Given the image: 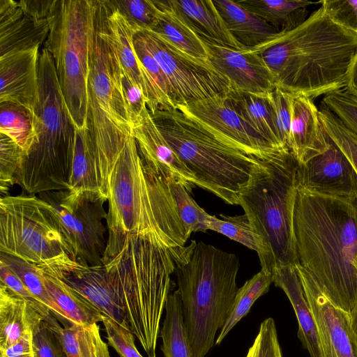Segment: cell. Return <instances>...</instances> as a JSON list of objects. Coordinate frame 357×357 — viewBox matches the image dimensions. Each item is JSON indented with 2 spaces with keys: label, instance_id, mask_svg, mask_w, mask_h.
Segmentation results:
<instances>
[{
  "label": "cell",
  "instance_id": "1",
  "mask_svg": "<svg viewBox=\"0 0 357 357\" xmlns=\"http://www.w3.org/2000/svg\"><path fill=\"white\" fill-rule=\"evenodd\" d=\"M294 228L299 266L349 313L357 299V201L298 186Z\"/></svg>",
  "mask_w": 357,
  "mask_h": 357
},
{
  "label": "cell",
  "instance_id": "2",
  "mask_svg": "<svg viewBox=\"0 0 357 357\" xmlns=\"http://www.w3.org/2000/svg\"><path fill=\"white\" fill-rule=\"evenodd\" d=\"M248 49L262 59L275 88L312 98L347 87L357 33L333 22L320 7L298 27Z\"/></svg>",
  "mask_w": 357,
  "mask_h": 357
},
{
  "label": "cell",
  "instance_id": "3",
  "mask_svg": "<svg viewBox=\"0 0 357 357\" xmlns=\"http://www.w3.org/2000/svg\"><path fill=\"white\" fill-rule=\"evenodd\" d=\"M122 300L130 329L148 357H156L160 321L175 283L169 248L151 236H107L102 259Z\"/></svg>",
  "mask_w": 357,
  "mask_h": 357
},
{
  "label": "cell",
  "instance_id": "4",
  "mask_svg": "<svg viewBox=\"0 0 357 357\" xmlns=\"http://www.w3.org/2000/svg\"><path fill=\"white\" fill-rule=\"evenodd\" d=\"M192 357H205L238 292L236 255L202 241L169 248Z\"/></svg>",
  "mask_w": 357,
  "mask_h": 357
},
{
  "label": "cell",
  "instance_id": "5",
  "mask_svg": "<svg viewBox=\"0 0 357 357\" xmlns=\"http://www.w3.org/2000/svg\"><path fill=\"white\" fill-rule=\"evenodd\" d=\"M107 202V236H151L169 249L185 245L169 183L145 164L132 135L111 174Z\"/></svg>",
  "mask_w": 357,
  "mask_h": 357
},
{
  "label": "cell",
  "instance_id": "6",
  "mask_svg": "<svg viewBox=\"0 0 357 357\" xmlns=\"http://www.w3.org/2000/svg\"><path fill=\"white\" fill-rule=\"evenodd\" d=\"M88 84V135L86 160L92 184L107 192L111 174L128 138L132 123L115 53L104 35L105 9L98 0Z\"/></svg>",
  "mask_w": 357,
  "mask_h": 357
},
{
  "label": "cell",
  "instance_id": "7",
  "mask_svg": "<svg viewBox=\"0 0 357 357\" xmlns=\"http://www.w3.org/2000/svg\"><path fill=\"white\" fill-rule=\"evenodd\" d=\"M298 162L288 150L259 160L238 195L239 205L259 236L261 269L299 265L294 228Z\"/></svg>",
  "mask_w": 357,
  "mask_h": 357
},
{
  "label": "cell",
  "instance_id": "8",
  "mask_svg": "<svg viewBox=\"0 0 357 357\" xmlns=\"http://www.w3.org/2000/svg\"><path fill=\"white\" fill-rule=\"evenodd\" d=\"M158 129L192 174L197 185L225 202L239 205L238 195L259 160L233 146L177 107L151 114Z\"/></svg>",
  "mask_w": 357,
  "mask_h": 357
},
{
  "label": "cell",
  "instance_id": "9",
  "mask_svg": "<svg viewBox=\"0 0 357 357\" xmlns=\"http://www.w3.org/2000/svg\"><path fill=\"white\" fill-rule=\"evenodd\" d=\"M38 84L37 140L25 154L15 176V183L29 195L68 190L75 128L52 56L44 47L40 51Z\"/></svg>",
  "mask_w": 357,
  "mask_h": 357
},
{
  "label": "cell",
  "instance_id": "10",
  "mask_svg": "<svg viewBox=\"0 0 357 357\" xmlns=\"http://www.w3.org/2000/svg\"><path fill=\"white\" fill-rule=\"evenodd\" d=\"M98 0L59 1L44 43L52 56L74 127L88 130L90 56L96 29Z\"/></svg>",
  "mask_w": 357,
  "mask_h": 357
},
{
  "label": "cell",
  "instance_id": "11",
  "mask_svg": "<svg viewBox=\"0 0 357 357\" xmlns=\"http://www.w3.org/2000/svg\"><path fill=\"white\" fill-rule=\"evenodd\" d=\"M0 252L37 265L73 259L54 208L35 195L1 197Z\"/></svg>",
  "mask_w": 357,
  "mask_h": 357
},
{
  "label": "cell",
  "instance_id": "12",
  "mask_svg": "<svg viewBox=\"0 0 357 357\" xmlns=\"http://www.w3.org/2000/svg\"><path fill=\"white\" fill-rule=\"evenodd\" d=\"M38 196L54 208L73 259L84 265H102L107 244V213L104 207L107 199L96 192L69 190Z\"/></svg>",
  "mask_w": 357,
  "mask_h": 357
},
{
  "label": "cell",
  "instance_id": "13",
  "mask_svg": "<svg viewBox=\"0 0 357 357\" xmlns=\"http://www.w3.org/2000/svg\"><path fill=\"white\" fill-rule=\"evenodd\" d=\"M139 31L169 80L175 107L222 95L231 87L208 61L183 53L152 31Z\"/></svg>",
  "mask_w": 357,
  "mask_h": 357
},
{
  "label": "cell",
  "instance_id": "14",
  "mask_svg": "<svg viewBox=\"0 0 357 357\" xmlns=\"http://www.w3.org/2000/svg\"><path fill=\"white\" fill-rule=\"evenodd\" d=\"M58 2L0 0V56L44 45Z\"/></svg>",
  "mask_w": 357,
  "mask_h": 357
},
{
  "label": "cell",
  "instance_id": "15",
  "mask_svg": "<svg viewBox=\"0 0 357 357\" xmlns=\"http://www.w3.org/2000/svg\"><path fill=\"white\" fill-rule=\"evenodd\" d=\"M224 94L177 108L210 128L236 149L258 160L268 159L285 150L275 148L252 128L227 102Z\"/></svg>",
  "mask_w": 357,
  "mask_h": 357
},
{
  "label": "cell",
  "instance_id": "16",
  "mask_svg": "<svg viewBox=\"0 0 357 357\" xmlns=\"http://www.w3.org/2000/svg\"><path fill=\"white\" fill-rule=\"evenodd\" d=\"M296 268L315 320L322 357H357V335L349 313L333 305L303 268Z\"/></svg>",
  "mask_w": 357,
  "mask_h": 357
},
{
  "label": "cell",
  "instance_id": "17",
  "mask_svg": "<svg viewBox=\"0 0 357 357\" xmlns=\"http://www.w3.org/2000/svg\"><path fill=\"white\" fill-rule=\"evenodd\" d=\"M326 141L328 147L324 152L305 163H298V186L321 195L357 201V174L327 133Z\"/></svg>",
  "mask_w": 357,
  "mask_h": 357
},
{
  "label": "cell",
  "instance_id": "18",
  "mask_svg": "<svg viewBox=\"0 0 357 357\" xmlns=\"http://www.w3.org/2000/svg\"><path fill=\"white\" fill-rule=\"evenodd\" d=\"M40 266L82 295L104 315L130 329L125 305L111 282L104 265H84L71 258H66L51 264Z\"/></svg>",
  "mask_w": 357,
  "mask_h": 357
},
{
  "label": "cell",
  "instance_id": "19",
  "mask_svg": "<svg viewBox=\"0 0 357 357\" xmlns=\"http://www.w3.org/2000/svg\"><path fill=\"white\" fill-rule=\"evenodd\" d=\"M199 36L206 49L208 62L229 81L231 88L259 95H268L275 89L271 71L257 54Z\"/></svg>",
  "mask_w": 357,
  "mask_h": 357
},
{
  "label": "cell",
  "instance_id": "20",
  "mask_svg": "<svg viewBox=\"0 0 357 357\" xmlns=\"http://www.w3.org/2000/svg\"><path fill=\"white\" fill-rule=\"evenodd\" d=\"M134 137L139 153L148 167L166 181L181 183L189 192L197 181L167 142L146 107L133 124Z\"/></svg>",
  "mask_w": 357,
  "mask_h": 357
},
{
  "label": "cell",
  "instance_id": "21",
  "mask_svg": "<svg viewBox=\"0 0 357 357\" xmlns=\"http://www.w3.org/2000/svg\"><path fill=\"white\" fill-rule=\"evenodd\" d=\"M39 48L0 56V102L20 105L35 114L39 98Z\"/></svg>",
  "mask_w": 357,
  "mask_h": 357
},
{
  "label": "cell",
  "instance_id": "22",
  "mask_svg": "<svg viewBox=\"0 0 357 357\" xmlns=\"http://www.w3.org/2000/svg\"><path fill=\"white\" fill-rule=\"evenodd\" d=\"M102 30L115 53L123 75L142 90L148 105L151 100V90L145 71L135 51V29L112 1L106 0Z\"/></svg>",
  "mask_w": 357,
  "mask_h": 357
},
{
  "label": "cell",
  "instance_id": "23",
  "mask_svg": "<svg viewBox=\"0 0 357 357\" xmlns=\"http://www.w3.org/2000/svg\"><path fill=\"white\" fill-rule=\"evenodd\" d=\"M291 105L289 150L302 164L326 150V133L311 98L291 94Z\"/></svg>",
  "mask_w": 357,
  "mask_h": 357
},
{
  "label": "cell",
  "instance_id": "24",
  "mask_svg": "<svg viewBox=\"0 0 357 357\" xmlns=\"http://www.w3.org/2000/svg\"><path fill=\"white\" fill-rule=\"evenodd\" d=\"M273 283L287 295L294 310L298 324V337L310 357H322L315 320L303 283L296 266L275 268Z\"/></svg>",
  "mask_w": 357,
  "mask_h": 357
},
{
  "label": "cell",
  "instance_id": "25",
  "mask_svg": "<svg viewBox=\"0 0 357 357\" xmlns=\"http://www.w3.org/2000/svg\"><path fill=\"white\" fill-rule=\"evenodd\" d=\"M169 1L198 36L236 50L246 49L231 35L213 1Z\"/></svg>",
  "mask_w": 357,
  "mask_h": 357
},
{
  "label": "cell",
  "instance_id": "26",
  "mask_svg": "<svg viewBox=\"0 0 357 357\" xmlns=\"http://www.w3.org/2000/svg\"><path fill=\"white\" fill-rule=\"evenodd\" d=\"M41 319L25 299L0 282V351L32 332Z\"/></svg>",
  "mask_w": 357,
  "mask_h": 357
},
{
  "label": "cell",
  "instance_id": "27",
  "mask_svg": "<svg viewBox=\"0 0 357 357\" xmlns=\"http://www.w3.org/2000/svg\"><path fill=\"white\" fill-rule=\"evenodd\" d=\"M157 8L158 23L153 33L183 53L208 61L206 49L198 34L188 24L169 0L153 1Z\"/></svg>",
  "mask_w": 357,
  "mask_h": 357
},
{
  "label": "cell",
  "instance_id": "28",
  "mask_svg": "<svg viewBox=\"0 0 357 357\" xmlns=\"http://www.w3.org/2000/svg\"><path fill=\"white\" fill-rule=\"evenodd\" d=\"M213 2L231 35L246 49L263 44L280 33L236 1L215 0Z\"/></svg>",
  "mask_w": 357,
  "mask_h": 357
},
{
  "label": "cell",
  "instance_id": "29",
  "mask_svg": "<svg viewBox=\"0 0 357 357\" xmlns=\"http://www.w3.org/2000/svg\"><path fill=\"white\" fill-rule=\"evenodd\" d=\"M269 94H255L231 87L224 96L238 114L272 146L280 150L287 149L278 137Z\"/></svg>",
  "mask_w": 357,
  "mask_h": 357
},
{
  "label": "cell",
  "instance_id": "30",
  "mask_svg": "<svg viewBox=\"0 0 357 357\" xmlns=\"http://www.w3.org/2000/svg\"><path fill=\"white\" fill-rule=\"evenodd\" d=\"M36 266L41 271L48 292L69 322L88 326L102 321L105 315L82 295L44 267Z\"/></svg>",
  "mask_w": 357,
  "mask_h": 357
},
{
  "label": "cell",
  "instance_id": "31",
  "mask_svg": "<svg viewBox=\"0 0 357 357\" xmlns=\"http://www.w3.org/2000/svg\"><path fill=\"white\" fill-rule=\"evenodd\" d=\"M236 2L280 32L291 31L306 20L307 8L319 2L288 0H241Z\"/></svg>",
  "mask_w": 357,
  "mask_h": 357
},
{
  "label": "cell",
  "instance_id": "32",
  "mask_svg": "<svg viewBox=\"0 0 357 357\" xmlns=\"http://www.w3.org/2000/svg\"><path fill=\"white\" fill-rule=\"evenodd\" d=\"M165 316L160 331V349L164 357H192L187 336L179 293H170L166 301Z\"/></svg>",
  "mask_w": 357,
  "mask_h": 357
},
{
  "label": "cell",
  "instance_id": "33",
  "mask_svg": "<svg viewBox=\"0 0 357 357\" xmlns=\"http://www.w3.org/2000/svg\"><path fill=\"white\" fill-rule=\"evenodd\" d=\"M134 45L150 86L151 100L147 105L150 113L168 107H175L173 93L163 70L149 50L140 32L135 29Z\"/></svg>",
  "mask_w": 357,
  "mask_h": 357
},
{
  "label": "cell",
  "instance_id": "34",
  "mask_svg": "<svg viewBox=\"0 0 357 357\" xmlns=\"http://www.w3.org/2000/svg\"><path fill=\"white\" fill-rule=\"evenodd\" d=\"M273 282V274L261 269L240 287L225 325L215 339L219 345L230 331L249 312L255 302L266 294Z\"/></svg>",
  "mask_w": 357,
  "mask_h": 357
},
{
  "label": "cell",
  "instance_id": "35",
  "mask_svg": "<svg viewBox=\"0 0 357 357\" xmlns=\"http://www.w3.org/2000/svg\"><path fill=\"white\" fill-rule=\"evenodd\" d=\"M0 132L16 142L26 154L37 140L36 115L12 102H0Z\"/></svg>",
  "mask_w": 357,
  "mask_h": 357
},
{
  "label": "cell",
  "instance_id": "36",
  "mask_svg": "<svg viewBox=\"0 0 357 357\" xmlns=\"http://www.w3.org/2000/svg\"><path fill=\"white\" fill-rule=\"evenodd\" d=\"M0 260L16 273L32 294L50 310L63 326L71 324L50 296L41 271L36 264L2 252H0Z\"/></svg>",
  "mask_w": 357,
  "mask_h": 357
},
{
  "label": "cell",
  "instance_id": "37",
  "mask_svg": "<svg viewBox=\"0 0 357 357\" xmlns=\"http://www.w3.org/2000/svg\"><path fill=\"white\" fill-rule=\"evenodd\" d=\"M220 215L222 219L215 215H209L208 229L222 234L248 248L255 250L260 259L264 255L261 240L251 225L246 214L236 215L220 214Z\"/></svg>",
  "mask_w": 357,
  "mask_h": 357
},
{
  "label": "cell",
  "instance_id": "38",
  "mask_svg": "<svg viewBox=\"0 0 357 357\" xmlns=\"http://www.w3.org/2000/svg\"><path fill=\"white\" fill-rule=\"evenodd\" d=\"M168 183L187 236L189 238L192 232L208 230V219L210 215L198 205L184 185L176 181Z\"/></svg>",
  "mask_w": 357,
  "mask_h": 357
},
{
  "label": "cell",
  "instance_id": "39",
  "mask_svg": "<svg viewBox=\"0 0 357 357\" xmlns=\"http://www.w3.org/2000/svg\"><path fill=\"white\" fill-rule=\"evenodd\" d=\"M319 115L324 130L345 154L357 174V136L324 105Z\"/></svg>",
  "mask_w": 357,
  "mask_h": 357
},
{
  "label": "cell",
  "instance_id": "40",
  "mask_svg": "<svg viewBox=\"0 0 357 357\" xmlns=\"http://www.w3.org/2000/svg\"><path fill=\"white\" fill-rule=\"evenodd\" d=\"M23 149L0 132V191L6 194L15 185L16 174L25 156Z\"/></svg>",
  "mask_w": 357,
  "mask_h": 357
},
{
  "label": "cell",
  "instance_id": "41",
  "mask_svg": "<svg viewBox=\"0 0 357 357\" xmlns=\"http://www.w3.org/2000/svg\"><path fill=\"white\" fill-rule=\"evenodd\" d=\"M322 103L357 136V96L339 89L324 95Z\"/></svg>",
  "mask_w": 357,
  "mask_h": 357
},
{
  "label": "cell",
  "instance_id": "42",
  "mask_svg": "<svg viewBox=\"0 0 357 357\" xmlns=\"http://www.w3.org/2000/svg\"><path fill=\"white\" fill-rule=\"evenodd\" d=\"M136 30L152 31L158 23L157 8L151 0L112 1Z\"/></svg>",
  "mask_w": 357,
  "mask_h": 357
},
{
  "label": "cell",
  "instance_id": "43",
  "mask_svg": "<svg viewBox=\"0 0 357 357\" xmlns=\"http://www.w3.org/2000/svg\"><path fill=\"white\" fill-rule=\"evenodd\" d=\"M269 99L278 139L282 146L289 150L291 94L275 88L269 94Z\"/></svg>",
  "mask_w": 357,
  "mask_h": 357
},
{
  "label": "cell",
  "instance_id": "44",
  "mask_svg": "<svg viewBox=\"0 0 357 357\" xmlns=\"http://www.w3.org/2000/svg\"><path fill=\"white\" fill-rule=\"evenodd\" d=\"M33 342L36 357H66L53 326L45 319L33 325Z\"/></svg>",
  "mask_w": 357,
  "mask_h": 357
},
{
  "label": "cell",
  "instance_id": "45",
  "mask_svg": "<svg viewBox=\"0 0 357 357\" xmlns=\"http://www.w3.org/2000/svg\"><path fill=\"white\" fill-rule=\"evenodd\" d=\"M0 282L25 299L50 324L58 321L50 310L41 303L29 290L16 273L0 260Z\"/></svg>",
  "mask_w": 357,
  "mask_h": 357
},
{
  "label": "cell",
  "instance_id": "46",
  "mask_svg": "<svg viewBox=\"0 0 357 357\" xmlns=\"http://www.w3.org/2000/svg\"><path fill=\"white\" fill-rule=\"evenodd\" d=\"M102 322L108 344L121 357H143L135 346L134 334L130 329L105 315Z\"/></svg>",
  "mask_w": 357,
  "mask_h": 357
},
{
  "label": "cell",
  "instance_id": "47",
  "mask_svg": "<svg viewBox=\"0 0 357 357\" xmlns=\"http://www.w3.org/2000/svg\"><path fill=\"white\" fill-rule=\"evenodd\" d=\"M325 14L341 27L357 33V1L324 0L319 1Z\"/></svg>",
  "mask_w": 357,
  "mask_h": 357
},
{
  "label": "cell",
  "instance_id": "48",
  "mask_svg": "<svg viewBox=\"0 0 357 357\" xmlns=\"http://www.w3.org/2000/svg\"><path fill=\"white\" fill-rule=\"evenodd\" d=\"M252 344L253 357H283L273 318H267L261 323Z\"/></svg>",
  "mask_w": 357,
  "mask_h": 357
},
{
  "label": "cell",
  "instance_id": "49",
  "mask_svg": "<svg viewBox=\"0 0 357 357\" xmlns=\"http://www.w3.org/2000/svg\"><path fill=\"white\" fill-rule=\"evenodd\" d=\"M78 337L82 357H110L108 345L102 339L98 324L79 326Z\"/></svg>",
  "mask_w": 357,
  "mask_h": 357
},
{
  "label": "cell",
  "instance_id": "50",
  "mask_svg": "<svg viewBox=\"0 0 357 357\" xmlns=\"http://www.w3.org/2000/svg\"><path fill=\"white\" fill-rule=\"evenodd\" d=\"M123 91L133 124L140 118L142 112L147 107L146 99L142 90L130 83L121 73Z\"/></svg>",
  "mask_w": 357,
  "mask_h": 357
},
{
  "label": "cell",
  "instance_id": "51",
  "mask_svg": "<svg viewBox=\"0 0 357 357\" xmlns=\"http://www.w3.org/2000/svg\"><path fill=\"white\" fill-rule=\"evenodd\" d=\"M66 355V357H82L78 337L79 325L69 324L61 326L52 324Z\"/></svg>",
  "mask_w": 357,
  "mask_h": 357
},
{
  "label": "cell",
  "instance_id": "52",
  "mask_svg": "<svg viewBox=\"0 0 357 357\" xmlns=\"http://www.w3.org/2000/svg\"><path fill=\"white\" fill-rule=\"evenodd\" d=\"M0 357H36L33 331L10 347L0 351Z\"/></svg>",
  "mask_w": 357,
  "mask_h": 357
},
{
  "label": "cell",
  "instance_id": "53",
  "mask_svg": "<svg viewBox=\"0 0 357 357\" xmlns=\"http://www.w3.org/2000/svg\"><path fill=\"white\" fill-rule=\"evenodd\" d=\"M345 89L354 95L357 96V52L350 68Z\"/></svg>",
  "mask_w": 357,
  "mask_h": 357
},
{
  "label": "cell",
  "instance_id": "54",
  "mask_svg": "<svg viewBox=\"0 0 357 357\" xmlns=\"http://www.w3.org/2000/svg\"><path fill=\"white\" fill-rule=\"evenodd\" d=\"M349 316H350L353 329H354L356 335H357V299H356V303H355L354 307L349 312Z\"/></svg>",
  "mask_w": 357,
  "mask_h": 357
},
{
  "label": "cell",
  "instance_id": "55",
  "mask_svg": "<svg viewBox=\"0 0 357 357\" xmlns=\"http://www.w3.org/2000/svg\"><path fill=\"white\" fill-rule=\"evenodd\" d=\"M254 356V346L253 344L249 348L246 357H253Z\"/></svg>",
  "mask_w": 357,
  "mask_h": 357
}]
</instances>
